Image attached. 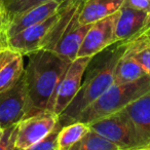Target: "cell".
<instances>
[{"mask_svg":"<svg viewBox=\"0 0 150 150\" xmlns=\"http://www.w3.org/2000/svg\"><path fill=\"white\" fill-rule=\"evenodd\" d=\"M24 71V56L8 47L0 52V94L13 88Z\"/></svg>","mask_w":150,"mask_h":150,"instance_id":"12","label":"cell"},{"mask_svg":"<svg viewBox=\"0 0 150 150\" xmlns=\"http://www.w3.org/2000/svg\"><path fill=\"white\" fill-rule=\"evenodd\" d=\"M64 3L57 1V0H50V1L34 6L32 8H29L28 11H24V13H20V15L16 16L15 18L11 20L8 26H7V38L16 35L26 28H29L31 26L45 21L46 19L58 13Z\"/></svg>","mask_w":150,"mask_h":150,"instance_id":"11","label":"cell"},{"mask_svg":"<svg viewBox=\"0 0 150 150\" xmlns=\"http://www.w3.org/2000/svg\"><path fill=\"white\" fill-rule=\"evenodd\" d=\"M47 1H50V0H1L2 6L8 17L9 22L16 16L28 11L29 8L47 2ZM57 1L64 3L68 0H57Z\"/></svg>","mask_w":150,"mask_h":150,"instance_id":"20","label":"cell"},{"mask_svg":"<svg viewBox=\"0 0 150 150\" xmlns=\"http://www.w3.org/2000/svg\"><path fill=\"white\" fill-rule=\"evenodd\" d=\"M3 132H4V129H3L2 127H0V139H1V137H2Z\"/></svg>","mask_w":150,"mask_h":150,"instance_id":"28","label":"cell"},{"mask_svg":"<svg viewBox=\"0 0 150 150\" xmlns=\"http://www.w3.org/2000/svg\"><path fill=\"white\" fill-rule=\"evenodd\" d=\"M122 111L138 132L150 142V91L127 105Z\"/></svg>","mask_w":150,"mask_h":150,"instance_id":"15","label":"cell"},{"mask_svg":"<svg viewBox=\"0 0 150 150\" xmlns=\"http://www.w3.org/2000/svg\"><path fill=\"white\" fill-rule=\"evenodd\" d=\"M1 52H2V50H1Z\"/></svg>","mask_w":150,"mask_h":150,"instance_id":"31","label":"cell"},{"mask_svg":"<svg viewBox=\"0 0 150 150\" xmlns=\"http://www.w3.org/2000/svg\"><path fill=\"white\" fill-rule=\"evenodd\" d=\"M150 91V76L125 84L113 83L80 114L77 121L86 125L119 112Z\"/></svg>","mask_w":150,"mask_h":150,"instance_id":"3","label":"cell"},{"mask_svg":"<svg viewBox=\"0 0 150 150\" xmlns=\"http://www.w3.org/2000/svg\"><path fill=\"white\" fill-rule=\"evenodd\" d=\"M125 46L127 41L115 42L91 58L79 91L66 109L58 115L61 127L77 121L80 114L112 86L115 68Z\"/></svg>","mask_w":150,"mask_h":150,"instance_id":"1","label":"cell"},{"mask_svg":"<svg viewBox=\"0 0 150 150\" xmlns=\"http://www.w3.org/2000/svg\"><path fill=\"white\" fill-rule=\"evenodd\" d=\"M8 24H9L8 17H7L3 6L0 5V30H5L6 31Z\"/></svg>","mask_w":150,"mask_h":150,"instance_id":"24","label":"cell"},{"mask_svg":"<svg viewBox=\"0 0 150 150\" xmlns=\"http://www.w3.org/2000/svg\"><path fill=\"white\" fill-rule=\"evenodd\" d=\"M125 0H84L78 16L81 25L94 24L95 22L117 13Z\"/></svg>","mask_w":150,"mask_h":150,"instance_id":"14","label":"cell"},{"mask_svg":"<svg viewBox=\"0 0 150 150\" xmlns=\"http://www.w3.org/2000/svg\"><path fill=\"white\" fill-rule=\"evenodd\" d=\"M139 34H143V35L147 36L148 38L150 39V13H147V18H146V21L144 23L143 28L141 29ZM138 34V35H139Z\"/></svg>","mask_w":150,"mask_h":150,"instance_id":"25","label":"cell"},{"mask_svg":"<svg viewBox=\"0 0 150 150\" xmlns=\"http://www.w3.org/2000/svg\"><path fill=\"white\" fill-rule=\"evenodd\" d=\"M7 48V41H3V42H0V52L3 50Z\"/></svg>","mask_w":150,"mask_h":150,"instance_id":"27","label":"cell"},{"mask_svg":"<svg viewBox=\"0 0 150 150\" xmlns=\"http://www.w3.org/2000/svg\"><path fill=\"white\" fill-rule=\"evenodd\" d=\"M68 150H123L113 142L102 137L96 132L90 131L86 135L77 142L76 144L70 147Z\"/></svg>","mask_w":150,"mask_h":150,"instance_id":"19","label":"cell"},{"mask_svg":"<svg viewBox=\"0 0 150 150\" xmlns=\"http://www.w3.org/2000/svg\"><path fill=\"white\" fill-rule=\"evenodd\" d=\"M125 52L134 59L150 76V39L143 34L127 41Z\"/></svg>","mask_w":150,"mask_h":150,"instance_id":"17","label":"cell"},{"mask_svg":"<svg viewBox=\"0 0 150 150\" xmlns=\"http://www.w3.org/2000/svg\"><path fill=\"white\" fill-rule=\"evenodd\" d=\"M82 1H84V0H82Z\"/></svg>","mask_w":150,"mask_h":150,"instance_id":"32","label":"cell"},{"mask_svg":"<svg viewBox=\"0 0 150 150\" xmlns=\"http://www.w3.org/2000/svg\"><path fill=\"white\" fill-rule=\"evenodd\" d=\"M90 60V57H78L70 63L54 95L52 111L57 115H60L66 109L79 91L84 70Z\"/></svg>","mask_w":150,"mask_h":150,"instance_id":"7","label":"cell"},{"mask_svg":"<svg viewBox=\"0 0 150 150\" xmlns=\"http://www.w3.org/2000/svg\"><path fill=\"white\" fill-rule=\"evenodd\" d=\"M61 125L58 123L54 131L46 136L44 139L39 141L38 143L32 145L31 147L27 148L25 150H58V143H57V139H58V134L61 129Z\"/></svg>","mask_w":150,"mask_h":150,"instance_id":"21","label":"cell"},{"mask_svg":"<svg viewBox=\"0 0 150 150\" xmlns=\"http://www.w3.org/2000/svg\"><path fill=\"white\" fill-rule=\"evenodd\" d=\"M63 7V5H62ZM62 7L57 13L45 21L26 28L16 35L7 38V47L22 56H29L37 50H42L47 36L61 17Z\"/></svg>","mask_w":150,"mask_h":150,"instance_id":"6","label":"cell"},{"mask_svg":"<svg viewBox=\"0 0 150 150\" xmlns=\"http://www.w3.org/2000/svg\"><path fill=\"white\" fill-rule=\"evenodd\" d=\"M81 6L74 13L67 27L65 28L63 34L61 35L60 39L58 40V42L52 50V52H56L57 54L70 61V62H72L77 58L78 50H79L82 41L86 37V34L88 33V29L92 25V24L81 25L78 22V16H79Z\"/></svg>","mask_w":150,"mask_h":150,"instance_id":"10","label":"cell"},{"mask_svg":"<svg viewBox=\"0 0 150 150\" xmlns=\"http://www.w3.org/2000/svg\"><path fill=\"white\" fill-rule=\"evenodd\" d=\"M147 13L137 9L121 6L117 11L114 34L116 42L129 41L136 37L143 28Z\"/></svg>","mask_w":150,"mask_h":150,"instance_id":"13","label":"cell"},{"mask_svg":"<svg viewBox=\"0 0 150 150\" xmlns=\"http://www.w3.org/2000/svg\"><path fill=\"white\" fill-rule=\"evenodd\" d=\"M92 131L113 142L123 150H136L149 148L147 141L138 132L122 110L88 125Z\"/></svg>","mask_w":150,"mask_h":150,"instance_id":"4","label":"cell"},{"mask_svg":"<svg viewBox=\"0 0 150 150\" xmlns=\"http://www.w3.org/2000/svg\"><path fill=\"white\" fill-rule=\"evenodd\" d=\"M117 13L92 24L81 43L78 57H90L99 54L116 42L114 34Z\"/></svg>","mask_w":150,"mask_h":150,"instance_id":"8","label":"cell"},{"mask_svg":"<svg viewBox=\"0 0 150 150\" xmlns=\"http://www.w3.org/2000/svg\"><path fill=\"white\" fill-rule=\"evenodd\" d=\"M122 6L148 13H150V0H125Z\"/></svg>","mask_w":150,"mask_h":150,"instance_id":"23","label":"cell"},{"mask_svg":"<svg viewBox=\"0 0 150 150\" xmlns=\"http://www.w3.org/2000/svg\"><path fill=\"white\" fill-rule=\"evenodd\" d=\"M90 131L88 125L81 121H75L62 127L58 134V150H68L74 144L79 142Z\"/></svg>","mask_w":150,"mask_h":150,"instance_id":"18","label":"cell"},{"mask_svg":"<svg viewBox=\"0 0 150 150\" xmlns=\"http://www.w3.org/2000/svg\"><path fill=\"white\" fill-rule=\"evenodd\" d=\"M59 123L58 115L50 110H43L26 117L18 123L16 149L25 150L48 136Z\"/></svg>","mask_w":150,"mask_h":150,"instance_id":"5","label":"cell"},{"mask_svg":"<svg viewBox=\"0 0 150 150\" xmlns=\"http://www.w3.org/2000/svg\"><path fill=\"white\" fill-rule=\"evenodd\" d=\"M0 5H2V2H1V0H0Z\"/></svg>","mask_w":150,"mask_h":150,"instance_id":"30","label":"cell"},{"mask_svg":"<svg viewBox=\"0 0 150 150\" xmlns=\"http://www.w3.org/2000/svg\"><path fill=\"white\" fill-rule=\"evenodd\" d=\"M145 76H149L143 68L134 60L132 57L123 52L118 63L116 65L114 72L115 84H125L134 82Z\"/></svg>","mask_w":150,"mask_h":150,"instance_id":"16","label":"cell"},{"mask_svg":"<svg viewBox=\"0 0 150 150\" xmlns=\"http://www.w3.org/2000/svg\"><path fill=\"white\" fill-rule=\"evenodd\" d=\"M27 93L24 75L11 90L0 94V127L3 129L18 125L26 117Z\"/></svg>","mask_w":150,"mask_h":150,"instance_id":"9","label":"cell"},{"mask_svg":"<svg viewBox=\"0 0 150 150\" xmlns=\"http://www.w3.org/2000/svg\"><path fill=\"white\" fill-rule=\"evenodd\" d=\"M28 57L29 61L24 71L27 93L26 117L43 110L52 111L56 91L71 63L46 50H37Z\"/></svg>","mask_w":150,"mask_h":150,"instance_id":"2","label":"cell"},{"mask_svg":"<svg viewBox=\"0 0 150 150\" xmlns=\"http://www.w3.org/2000/svg\"><path fill=\"white\" fill-rule=\"evenodd\" d=\"M136 150H150V147L149 148H143V149H136Z\"/></svg>","mask_w":150,"mask_h":150,"instance_id":"29","label":"cell"},{"mask_svg":"<svg viewBox=\"0 0 150 150\" xmlns=\"http://www.w3.org/2000/svg\"><path fill=\"white\" fill-rule=\"evenodd\" d=\"M7 41V35L5 30H0V42Z\"/></svg>","mask_w":150,"mask_h":150,"instance_id":"26","label":"cell"},{"mask_svg":"<svg viewBox=\"0 0 150 150\" xmlns=\"http://www.w3.org/2000/svg\"><path fill=\"white\" fill-rule=\"evenodd\" d=\"M18 134V125H11L4 129L3 135L0 139V150H17L16 140Z\"/></svg>","mask_w":150,"mask_h":150,"instance_id":"22","label":"cell"}]
</instances>
